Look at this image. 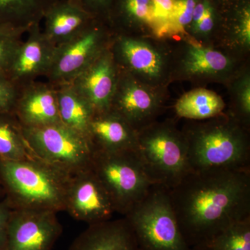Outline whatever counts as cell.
<instances>
[{
	"label": "cell",
	"mask_w": 250,
	"mask_h": 250,
	"mask_svg": "<svg viewBox=\"0 0 250 250\" xmlns=\"http://www.w3.org/2000/svg\"><path fill=\"white\" fill-rule=\"evenodd\" d=\"M169 192L190 248L206 246L230 225L250 218V170L189 172Z\"/></svg>",
	"instance_id": "1"
},
{
	"label": "cell",
	"mask_w": 250,
	"mask_h": 250,
	"mask_svg": "<svg viewBox=\"0 0 250 250\" xmlns=\"http://www.w3.org/2000/svg\"><path fill=\"white\" fill-rule=\"evenodd\" d=\"M187 140L190 172L250 170V129L228 111L205 121H188Z\"/></svg>",
	"instance_id": "2"
},
{
	"label": "cell",
	"mask_w": 250,
	"mask_h": 250,
	"mask_svg": "<svg viewBox=\"0 0 250 250\" xmlns=\"http://www.w3.org/2000/svg\"><path fill=\"white\" fill-rule=\"evenodd\" d=\"M70 176L41 160L0 159V179L11 208L65 211Z\"/></svg>",
	"instance_id": "3"
},
{
	"label": "cell",
	"mask_w": 250,
	"mask_h": 250,
	"mask_svg": "<svg viewBox=\"0 0 250 250\" xmlns=\"http://www.w3.org/2000/svg\"><path fill=\"white\" fill-rule=\"evenodd\" d=\"M136 152L153 185L170 190L190 172L187 140L174 121H156L138 131Z\"/></svg>",
	"instance_id": "4"
},
{
	"label": "cell",
	"mask_w": 250,
	"mask_h": 250,
	"mask_svg": "<svg viewBox=\"0 0 250 250\" xmlns=\"http://www.w3.org/2000/svg\"><path fill=\"white\" fill-rule=\"evenodd\" d=\"M172 43L171 82H188L195 87L211 83L226 86L250 59L240 58L220 47L204 45L187 36Z\"/></svg>",
	"instance_id": "5"
},
{
	"label": "cell",
	"mask_w": 250,
	"mask_h": 250,
	"mask_svg": "<svg viewBox=\"0 0 250 250\" xmlns=\"http://www.w3.org/2000/svg\"><path fill=\"white\" fill-rule=\"evenodd\" d=\"M125 217L140 250H190L179 229L168 189L153 186Z\"/></svg>",
	"instance_id": "6"
},
{
	"label": "cell",
	"mask_w": 250,
	"mask_h": 250,
	"mask_svg": "<svg viewBox=\"0 0 250 250\" xmlns=\"http://www.w3.org/2000/svg\"><path fill=\"white\" fill-rule=\"evenodd\" d=\"M117 65L144 84L167 88L172 83V43L152 36L114 34L110 46Z\"/></svg>",
	"instance_id": "7"
},
{
	"label": "cell",
	"mask_w": 250,
	"mask_h": 250,
	"mask_svg": "<svg viewBox=\"0 0 250 250\" xmlns=\"http://www.w3.org/2000/svg\"><path fill=\"white\" fill-rule=\"evenodd\" d=\"M90 168L106 189L117 213L126 215L153 187L136 150L93 151Z\"/></svg>",
	"instance_id": "8"
},
{
	"label": "cell",
	"mask_w": 250,
	"mask_h": 250,
	"mask_svg": "<svg viewBox=\"0 0 250 250\" xmlns=\"http://www.w3.org/2000/svg\"><path fill=\"white\" fill-rule=\"evenodd\" d=\"M23 131L36 157L47 165L70 177L90 168L93 149L89 141L62 123L23 127Z\"/></svg>",
	"instance_id": "9"
},
{
	"label": "cell",
	"mask_w": 250,
	"mask_h": 250,
	"mask_svg": "<svg viewBox=\"0 0 250 250\" xmlns=\"http://www.w3.org/2000/svg\"><path fill=\"white\" fill-rule=\"evenodd\" d=\"M113 33L106 22L94 21L71 40L56 47L46 79L54 85L69 83L109 48Z\"/></svg>",
	"instance_id": "10"
},
{
	"label": "cell",
	"mask_w": 250,
	"mask_h": 250,
	"mask_svg": "<svg viewBox=\"0 0 250 250\" xmlns=\"http://www.w3.org/2000/svg\"><path fill=\"white\" fill-rule=\"evenodd\" d=\"M167 98V88L144 84L120 69L110 110L123 117L138 132L157 121Z\"/></svg>",
	"instance_id": "11"
},
{
	"label": "cell",
	"mask_w": 250,
	"mask_h": 250,
	"mask_svg": "<svg viewBox=\"0 0 250 250\" xmlns=\"http://www.w3.org/2000/svg\"><path fill=\"white\" fill-rule=\"evenodd\" d=\"M62 225L52 210H11L4 250H52L62 236Z\"/></svg>",
	"instance_id": "12"
},
{
	"label": "cell",
	"mask_w": 250,
	"mask_h": 250,
	"mask_svg": "<svg viewBox=\"0 0 250 250\" xmlns=\"http://www.w3.org/2000/svg\"><path fill=\"white\" fill-rule=\"evenodd\" d=\"M65 211L88 225L111 220L116 213L111 197L90 167L70 178Z\"/></svg>",
	"instance_id": "13"
},
{
	"label": "cell",
	"mask_w": 250,
	"mask_h": 250,
	"mask_svg": "<svg viewBox=\"0 0 250 250\" xmlns=\"http://www.w3.org/2000/svg\"><path fill=\"white\" fill-rule=\"evenodd\" d=\"M56 47L44 34L41 24L32 26L16 51L6 75L20 87L39 77H45Z\"/></svg>",
	"instance_id": "14"
},
{
	"label": "cell",
	"mask_w": 250,
	"mask_h": 250,
	"mask_svg": "<svg viewBox=\"0 0 250 250\" xmlns=\"http://www.w3.org/2000/svg\"><path fill=\"white\" fill-rule=\"evenodd\" d=\"M120 68L108 48L70 84L93 106L95 113L110 110Z\"/></svg>",
	"instance_id": "15"
},
{
	"label": "cell",
	"mask_w": 250,
	"mask_h": 250,
	"mask_svg": "<svg viewBox=\"0 0 250 250\" xmlns=\"http://www.w3.org/2000/svg\"><path fill=\"white\" fill-rule=\"evenodd\" d=\"M14 113L23 127L38 128L62 123L57 86L34 81L21 87Z\"/></svg>",
	"instance_id": "16"
},
{
	"label": "cell",
	"mask_w": 250,
	"mask_h": 250,
	"mask_svg": "<svg viewBox=\"0 0 250 250\" xmlns=\"http://www.w3.org/2000/svg\"><path fill=\"white\" fill-rule=\"evenodd\" d=\"M88 140L93 151L136 150L138 133L123 117L111 110L94 113Z\"/></svg>",
	"instance_id": "17"
},
{
	"label": "cell",
	"mask_w": 250,
	"mask_h": 250,
	"mask_svg": "<svg viewBox=\"0 0 250 250\" xmlns=\"http://www.w3.org/2000/svg\"><path fill=\"white\" fill-rule=\"evenodd\" d=\"M68 250H140L126 218L88 225L72 242Z\"/></svg>",
	"instance_id": "18"
},
{
	"label": "cell",
	"mask_w": 250,
	"mask_h": 250,
	"mask_svg": "<svg viewBox=\"0 0 250 250\" xmlns=\"http://www.w3.org/2000/svg\"><path fill=\"white\" fill-rule=\"evenodd\" d=\"M95 21L71 0H59L47 11L41 26L46 37L57 47L71 40Z\"/></svg>",
	"instance_id": "19"
},
{
	"label": "cell",
	"mask_w": 250,
	"mask_h": 250,
	"mask_svg": "<svg viewBox=\"0 0 250 250\" xmlns=\"http://www.w3.org/2000/svg\"><path fill=\"white\" fill-rule=\"evenodd\" d=\"M215 46L250 59V0H236L223 5V23Z\"/></svg>",
	"instance_id": "20"
},
{
	"label": "cell",
	"mask_w": 250,
	"mask_h": 250,
	"mask_svg": "<svg viewBox=\"0 0 250 250\" xmlns=\"http://www.w3.org/2000/svg\"><path fill=\"white\" fill-rule=\"evenodd\" d=\"M107 24L113 34L156 37L152 0H113Z\"/></svg>",
	"instance_id": "21"
},
{
	"label": "cell",
	"mask_w": 250,
	"mask_h": 250,
	"mask_svg": "<svg viewBox=\"0 0 250 250\" xmlns=\"http://www.w3.org/2000/svg\"><path fill=\"white\" fill-rule=\"evenodd\" d=\"M226 103L216 92L206 87H196L184 93L174 105L177 117L187 121L210 119L225 111Z\"/></svg>",
	"instance_id": "22"
},
{
	"label": "cell",
	"mask_w": 250,
	"mask_h": 250,
	"mask_svg": "<svg viewBox=\"0 0 250 250\" xmlns=\"http://www.w3.org/2000/svg\"><path fill=\"white\" fill-rule=\"evenodd\" d=\"M56 86L61 121L88 139V127L95 113L93 106L70 83Z\"/></svg>",
	"instance_id": "23"
},
{
	"label": "cell",
	"mask_w": 250,
	"mask_h": 250,
	"mask_svg": "<svg viewBox=\"0 0 250 250\" xmlns=\"http://www.w3.org/2000/svg\"><path fill=\"white\" fill-rule=\"evenodd\" d=\"M223 16V4L220 0H200L186 29L185 35L204 45L215 46L221 30Z\"/></svg>",
	"instance_id": "24"
},
{
	"label": "cell",
	"mask_w": 250,
	"mask_h": 250,
	"mask_svg": "<svg viewBox=\"0 0 250 250\" xmlns=\"http://www.w3.org/2000/svg\"><path fill=\"white\" fill-rule=\"evenodd\" d=\"M59 0H0V26L30 28L41 24L49 8Z\"/></svg>",
	"instance_id": "25"
},
{
	"label": "cell",
	"mask_w": 250,
	"mask_h": 250,
	"mask_svg": "<svg viewBox=\"0 0 250 250\" xmlns=\"http://www.w3.org/2000/svg\"><path fill=\"white\" fill-rule=\"evenodd\" d=\"M0 159L39 160L28 144L23 126L14 113H0Z\"/></svg>",
	"instance_id": "26"
},
{
	"label": "cell",
	"mask_w": 250,
	"mask_h": 250,
	"mask_svg": "<svg viewBox=\"0 0 250 250\" xmlns=\"http://www.w3.org/2000/svg\"><path fill=\"white\" fill-rule=\"evenodd\" d=\"M229 95V113L250 129V65L248 62L226 85Z\"/></svg>",
	"instance_id": "27"
},
{
	"label": "cell",
	"mask_w": 250,
	"mask_h": 250,
	"mask_svg": "<svg viewBox=\"0 0 250 250\" xmlns=\"http://www.w3.org/2000/svg\"><path fill=\"white\" fill-rule=\"evenodd\" d=\"M204 246L210 250H250V218L230 225Z\"/></svg>",
	"instance_id": "28"
},
{
	"label": "cell",
	"mask_w": 250,
	"mask_h": 250,
	"mask_svg": "<svg viewBox=\"0 0 250 250\" xmlns=\"http://www.w3.org/2000/svg\"><path fill=\"white\" fill-rule=\"evenodd\" d=\"M30 28L0 26V73L6 74L16 51Z\"/></svg>",
	"instance_id": "29"
},
{
	"label": "cell",
	"mask_w": 250,
	"mask_h": 250,
	"mask_svg": "<svg viewBox=\"0 0 250 250\" xmlns=\"http://www.w3.org/2000/svg\"><path fill=\"white\" fill-rule=\"evenodd\" d=\"M155 36L172 40L173 0H152Z\"/></svg>",
	"instance_id": "30"
},
{
	"label": "cell",
	"mask_w": 250,
	"mask_h": 250,
	"mask_svg": "<svg viewBox=\"0 0 250 250\" xmlns=\"http://www.w3.org/2000/svg\"><path fill=\"white\" fill-rule=\"evenodd\" d=\"M200 0H173L172 39L185 35L192 14Z\"/></svg>",
	"instance_id": "31"
},
{
	"label": "cell",
	"mask_w": 250,
	"mask_h": 250,
	"mask_svg": "<svg viewBox=\"0 0 250 250\" xmlns=\"http://www.w3.org/2000/svg\"><path fill=\"white\" fill-rule=\"evenodd\" d=\"M21 87L6 74L0 73V113H14Z\"/></svg>",
	"instance_id": "32"
},
{
	"label": "cell",
	"mask_w": 250,
	"mask_h": 250,
	"mask_svg": "<svg viewBox=\"0 0 250 250\" xmlns=\"http://www.w3.org/2000/svg\"><path fill=\"white\" fill-rule=\"evenodd\" d=\"M98 21L107 24L113 0H71Z\"/></svg>",
	"instance_id": "33"
},
{
	"label": "cell",
	"mask_w": 250,
	"mask_h": 250,
	"mask_svg": "<svg viewBox=\"0 0 250 250\" xmlns=\"http://www.w3.org/2000/svg\"><path fill=\"white\" fill-rule=\"evenodd\" d=\"M11 208L6 198L0 200V250H4L7 241L8 225Z\"/></svg>",
	"instance_id": "34"
},
{
	"label": "cell",
	"mask_w": 250,
	"mask_h": 250,
	"mask_svg": "<svg viewBox=\"0 0 250 250\" xmlns=\"http://www.w3.org/2000/svg\"><path fill=\"white\" fill-rule=\"evenodd\" d=\"M190 250H210L206 246L195 247V248H190Z\"/></svg>",
	"instance_id": "35"
},
{
	"label": "cell",
	"mask_w": 250,
	"mask_h": 250,
	"mask_svg": "<svg viewBox=\"0 0 250 250\" xmlns=\"http://www.w3.org/2000/svg\"><path fill=\"white\" fill-rule=\"evenodd\" d=\"M220 1L223 5H227L233 2V1H236V0H220Z\"/></svg>",
	"instance_id": "36"
},
{
	"label": "cell",
	"mask_w": 250,
	"mask_h": 250,
	"mask_svg": "<svg viewBox=\"0 0 250 250\" xmlns=\"http://www.w3.org/2000/svg\"><path fill=\"white\" fill-rule=\"evenodd\" d=\"M1 195H4V190H3L2 185H1V179H0V197Z\"/></svg>",
	"instance_id": "37"
}]
</instances>
